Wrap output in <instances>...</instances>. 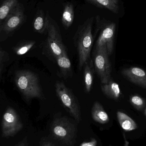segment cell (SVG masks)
<instances>
[{"label": "cell", "instance_id": "1", "mask_svg": "<svg viewBox=\"0 0 146 146\" xmlns=\"http://www.w3.org/2000/svg\"><path fill=\"white\" fill-rule=\"evenodd\" d=\"M93 21V17L87 19L78 27L74 36V44L78 52V68L80 71L91 59V50L94 41L92 34Z\"/></svg>", "mask_w": 146, "mask_h": 146}, {"label": "cell", "instance_id": "2", "mask_svg": "<svg viewBox=\"0 0 146 146\" xmlns=\"http://www.w3.org/2000/svg\"><path fill=\"white\" fill-rule=\"evenodd\" d=\"M15 82L17 88L27 100L43 98V92L38 77L34 73L29 71H18L15 76Z\"/></svg>", "mask_w": 146, "mask_h": 146}, {"label": "cell", "instance_id": "3", "mask_svg": "<svg viewBox=\"0 0 146 146\" xmlns=\"http://www.w3.org/2000/svg\"><path fill=\"white\" fill-rule=\"evenodd\" d=\"M47 36L44 46L45 54L56 61L59 56L67 54L60 28L56 21L49 15Z\"/></svg>", "mask_w": 146, "mask_h": 146}, {"label": "cell", "instance_id": "4", "mask_svg": "<svg viewBox=\"0 0 146 146\" xmlns=\"http://www.w3.org/2000/svg\"><path fill=\"white\" fill-rule=\"evenodd\" d=\"M115 23L108 21L100 16L96 17V32H99L95 48L105 45L108 54L111 55L114 50V40L116 31Z\"/></svg>", "mask_w": 146, "mask_h": 146}, {"label": "cell", "instance_id": "5", "mask_svg": "<svg viewBox=\"0 0 146 146\" xmlns=\"http://www.w3.org/2000/svg\"><path fill=\"white\" fill-rule=\"evenodd\" d=\"M55 87L57 95L64 108L77 122L79 123L81 121L80 106L77 98L63 82H57Z\"/></svg>", "mask_w": 146, "mask_h": 146}, {"label": "cell", "instance_id": "6", "mask_svg": "<svg viewBox=\"0 0 146 146\" xmlns=\"http://www.w3.org/2000/svg\"><path fill=\"white\" fill-rule=\"evenodd\" d=\"M109 56L105 45L95 48L93 62L101 84H106L111 79V67Z\"/></svg>", "mask_w": 146, "mask_h": 146}, {"label": "cell", "instance_id": "7", "mask_svg": "<svg viewBox=\"0 0 146 146\" xmlns=\"http://www.w3.org/2000/svg\"><path fill=\"white\" fill-rule=\"evenodd\" d=\"M25 19L24 7L19 3L5 21L0 25L1 34L7 36L13 32L24 24Z\"/></svg>", "mask_w": 146, "mask_h": 146}, {"label": "cell", "instance_id": "8", "mask_svg": "<svg viewBox=\"0 0 146 146\" xmlns=\"http://www.w3.org/2000/svg\"><path fill=\"white\" fill-rule=\"evenodd\" d=\"M23 127L22 122L13 108L9 107L4 112L2 121V133L3 137L15 135Z\"/></svg>", "mask_w": 146, "mask_h": 146}, {"label": "cell", "instance_id": "9", "mask_svg": "<svg viewBox=\"0 0 146 146\" xmlns=\"http://www.w3.org/2000/svg\"><path fill=\"white\" fill-rule=\"evenodd\" d=\"M52 132L58 139L69 142L75 134L74 126L65 117L56 119L52 125Z\"/></svg>", "mask_w": 146, "mask_h": 146}, {"label": "cell", "instance_id": "10", "mask_svg": "<svg viewBox=\"0 0 146 146\" xmlns=\"http://www.w3.org/2000/svg\"><path fill=\"white\" fill-rule=\"evenodd\" d=\"M123 75L131 82L146 88V72L140 68L132 67L122 70Z\"/></svg>", "mask_w": 146, "mask_h": 146}, {"label": "cell", "instance_id": "11", "mask_svg": "<svg viewBox=\"0 0 146 146\" xmlns=\"http://www.w3.org/2000/svg\"><path fill=\"white\" fill-rule=\"evenodd\" d=\"M49 15L45 14L43 10H39L36 14L33 23L34 31L38 33H44L47 31L49 25Z\"/></svg>", "mask_w": 146, "mask_h": 146}, {"label": "cell", "instance_id": "12", "mask_svg": "<svg viewBox=\"0 0 146 146\" xmlns=\"http://www.w3.org/2000/svg\"><path fill=\"white\" fill-rule=\"evenodd\" d=\"M60 69V74L62 77L67 79L73 75L72 64L70 60L66 54L59 56L56 60Z\"/></svg>", "mask_w": 146, "mask_h": 146}, {"label": "cell", "instance_id": "13", "mask_svg": "<svg viewBox=\"0 0 146 146\" xmlns=\"http://www.w3.org/2000/svg\"><path fill=\"white\" fill-rule=\"evenodd\" d=\"M101 90L104 94L110 99L117 100L121 94V89L119 85L111 79L106 84H102Z\"/></svg>", "mask_w": 146, "mask_h": 146}, {"label": "cell", "instance_id": "14", "mask_svg": "<svg viewBox=\"0 0 146 146\" xmlns=\"http://www.w3.org/2000/svg\"><path fill=\"white\" fill-rule=\"evenodd\" d=\"M91 114L93 120L97 122L105 124L109 121V115L99 102L97 101L93 104Z\"/></svg>", "mask_w": 146, "mask_h": 146}, {"label": "cell", "instance_id": "15", "mask_svg": "<svg viewBox=\"0 0 146 146\" xmlns=\"http://www.w3.org/2000/svg\"><path fill=\"white\" fill-rule=\"evenodd\" d=\"M84 84L86 92L89 93L91 90L93 82L94 66L93 60L90 59L84 66Z\"/></svg>", "mask_w": 146, "mask_h": 146}, {"label": "cell", "instance_id": "16", "mask_svg": "<svg viewBox=\"0 0 146 146\" xmlns=\"http://www.w3.org/2000/svg\"><path fill=\"white\" fill-rule=\"evenodd\" d=\"M74 9L73 5L70 3L65 4L62 15V23L66 29L69 28L73 22Z\"/></svg>", "mask_w": 146, "mask_h": 146}, {"label": "cell", "instance_id": "17", "mask_svg": "<svg viewBox=\"0 0 146 146\" xmlns=\"http://www.w3.org/2000/svg\"><path fill=\"white\" fill-rule=\"evenodd\" d=\"M19 3V0L3 1L0 7V25L5 21Z\"/></svg>", "mask_w": 146, "mask_h": 146}, {"label": "cell", "instance_id": "18", "mask_svg": "<svg viewBox=\"0 0 146 146\" xmlns=\"http://www.w3.org/2000/svg\"><path fill=\"white\" fill-rule=\"evenodd\" d=\"M117 117L121 127L126 131H132L136 129V123L128 115L120 111L117 112Z\"/></svg>", "mask_w": 146, "mask_h": 146}, {"label": "cell", "instance_id": "19", "mask_svg": "<svg viewBox=\"0 0 146 146\" xmlns=\"http://www.w3.org/2000/svg\"><path fill=\"white\" fill-rule=\"evenodd\" d=\"M89 2L95 6L106 9L114 13H117L119 12V7L118 4L114 2L112 0H87Z\"/></svg>", "mask_w": 146, "mask_h": 146}, {"label": "cell", "instance_id": "20", "mask_svg": "<svg viewBox=\"0 0 146 146\" xmlns=\"http://www.w3.org/2000/svg\"><path fill=\"white\" fill-rule=\"evenodd\" d=\"M36 44L34 41H25L18 44L14 48L15 53L17 55L21 56L28 52Z\"/></svg>", "mask_w": 146, "mask_h": 146}, {"label": "cell", "instance_id": "21", "mask_svg": "<svg viewBox=\"0 0 146 146\" xmlns=\"http://www.w3.org/2000/svg\"><path fill=\"white\" fill-rule=\"evenodd\" d=\"M129 101L132 105L138 110H143L146 105L145 100L137 94L130 96Z\"/></svg>", "mask_w": 146, "mask_h": 146}, {"label": "cell", "instance_id": "22", "mask_svg": "<svg viewBox=\"0 0 146 146\" xmlns=\"http://www.w3.org/2000/svg\"><path fill=\"white\" fill-rule=\"evenodd\" d=\"M9 60L8 53L1 48L0 49V77L1 80L3 74L5 69V66Z\"/></svg>", "mask_w": 146, "mask_h": 146}, {"label": "cell", "instance_id": "23", "mask_svg": "<svg viewBox=\"0 0 146 146\" xmlns=\"http://www.w3.org/2000/svg\"><path fill=\"white\" fill-rule=\"evenodd\" d=\"M97 142L96 140L93 139L91 141L81 144L80 146H96Z\"/></svg>", "mask_w": 146, "mask_h": 146}, {"label": "cell", "instance_id": "24", "mask_svg": "<svg viewBox=\"0 0 146 146\" xmlns=\"http://www.w3.org/2000/svg\"><path fill=\"white\" fill-rule=\"evenodd\" d=\"M15 146H28V144L27 143V138H25L21 142L17 144Z\"/></svg>", "mask_w": 146, "mask_h": 146}, {"label": "cell", "instance_id": "25", "mask_svg": "<svg viewBox=\"0 0 146 146\" xmlns=\"http://www.w3.org/2000/svg\"><path fill=\"white\" fill-rule=\"evenodd\" d=\"M112 1L115 3L117 4H118V0H112Z\"/></svg>", "mask_w": 146, "mask_h": 146}, {"label": "cell", "instance_id": "26", "mask_svg": "<svg viewBox=\"0 0 146 146\" xmlns=\"http://www.w3.org/2000/svg\"><path fill=\"white\" fill-rule=\"evenodd\" d=\"M43 146H51V145H50V144H45V145H44Z\"/></svg>", "mask_w": 146, "mask_h": 146}, {"label": "cell", "instance_id": "27", "mask_svg": "<svg viewBox=\"0 0 146 146\" xmlns=\"http://www.w3.org/2000/svg\"><path fill=\"white\" fill-rule=\"evenodd\" d=\"M145 116L146 117V108H145Z\"/></svg>", "mask_w": 146, "mask_h": 146}]
</instances>
